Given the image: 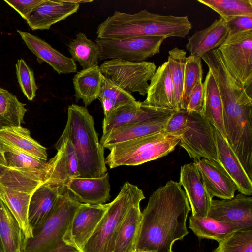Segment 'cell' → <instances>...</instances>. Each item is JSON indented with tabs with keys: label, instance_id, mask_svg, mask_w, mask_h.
I'll return each mask as SVG.
<instances>
[{
	"label": "cell",
	"instance_id": "1",
	"mask_svg": "<svg viewBox=\"0 0 252 252\" xmlns=\"http://www.w3.org/2000/svg\"><path fill=\"white\" fill-rule=\"evenodd\" d=\"M190 210L179 182L170 180L158 188L142 212L135 250L173 252L175 242L189 234L186 221Z\"/></svg>",
	"mask_w": 252,
	"mask_h": 252
},
{
	"label": "cell",
	"instance_id": "2",
	"mask_svg": "<svg viewBox=\"0 0 252 252\" xmlns=\"http://www.w3.org/2000/svg\"><path fill=\"white\" fill-rule=\"evenodd\" d=\"M192 28L188 16L163 15L144 9L129 14L115 11L96 28L97 39L156 36L185 37Z\"/></svg>",
	"mask_w": 252,
	"mask_h": 252
},
{
	"label": "cell",
	"instance_id": "3",
	"mask_svg": "<svg viewBox=\"0 0 252 252\" xmlns=\"http://www.w3.org/2000/svg\"><path fill=\"white\" fill-rule=\"evenodd\" d=\"M69 140L76 153L79 177L97 178L107 172L104 148L93 116L85 107L69 106L65 128L58 141Z\"/></svg>",
	"mask_w": 252,
	"mask_h": 252
},
{
	"label": "cell",
	"instance_id": "4",
	"mask_svg": "<svg viewBox=\"0 0 252 252\" xmlns=\"http://www.w3.org/2000/svg\"><path fill=\"white\" fill-rule=\"evenodd\" d=\"M80 204L64 187L49 216L24 239V252H79L63 237Z\"/></svg>",
	"mask_w": 252,
	"mask_h": 252
},
{
	"label": "cell",
	"instance_id": "5",
	"mask_svg": "<svg viewBox=\"0 0 252 252\" xmlns=\"http://www.w3.org/2000/svg\"><path fill=\"white\" fill-rule=\"evenodd\" d=\"M164 131L178 135V144L194 161L203 158L219 162L214 126L203 115L185 110L176 111Z\"/></svg>",
	"mask_w": 252,
	"mask_h": 252
},
{
	"label": "cell",
	"instance_id": "6",
	"mask_svg": "<svg viewBox=\"0 0 252 252\" xmlns=\"http://www.w3.org/2000/svg\"><path fill=\"white\" fill-rule=\"evenodd\" d=\"M180 142L178 135L161 131L115 144L105 159L110 169L136 166L167 156Z\"/></svg>",
	"mask_w": 252,
	"mask_h": 252
},
{
	"label": "cell",
	"instance_id": "7",
	"mask_svg": "<svg viewBox=\"0 0 252 252\" xmlns=\"http://www.w3.org/2000/svg\"><path fill=\"white\" fill-rule=\"evenodd\" d=\"M145 199L137 186L126 182L80 252H112L118 229L129 210Z\"/></svg>",
	"mask_w": 252,
	"mask_h": 252
},
{
	"label": "cell",
	"instance_id": "8",
	"mask_svg": "<svg viewBox=\"0 0 252 252\" xmlns=\"http://www.w3.org/2000/svg\"><path fill=\"white\" fill-rule=\"evenodd\" d=\"M154 62H131L120 59L105 60L99 68L103 76L131 93L147 94L149 84L156 70Z\"/></svg>",
	"mask_w": 252,
	"mask_h": 252
},
{
	"label": "cell",
	"instance_id": "9",
	"mask_svg": "<svg viewBox=\"0 0 252 252\" xmlns=\"http://www.w3.org/2000/svg\"><path fill=\"white\" fill-rule=\"evenodd\" d=\"M217 49L229 73L252 94V30L229 34Z\"/></svg>",
	"mask_w": 252,
	"mask_h": 252
},
{
	"label": "cell",
	"instance_id": "10",
	"mask_svg": "<svg viewBox=\"0 0 252 252\" xmlns=\"http://www.w3.org/2000/svg\"><path fill=\"white\" fill-rule=\"evenodd\" d=\"M166 39L162 36H137L117 39H96L100 48L99 60L120 59L139 62L145 61L160 52Z\"/></svg>",
	"mask_w": 252,
	"mask_h": 252
},
{
	"label": "cell",
	"instance_id": "11",
	"mask_svg": "<svg viewBox=\"0 0 252 252\" xmlns=\"http://www.w3.org/2000/svg\"><path fill=\"white\" fill-rule=\"evenodd\" d=\"M57 152L42 170L43 183L64 187L73 178L79 177L78 163L71 142L65 139L55 144Z\"/></svg>",
	"mask_w": 252,
	"mask_h": 252
},
{
	"label": "cell",
	"instance_id": "12",
	"mask_svg": "<svg viewBox=\"0 0 252 252\" xmlns=\"http://www.w3.org/2000/svg\"><path fill=\"white\" fill-rule=\"evenodd\" d=\"M109 205V203L99 205L80 203L63 237L64 242L80 252Z\"/></svg>",
	"mask_w": 252,
	"mask_h": 252
},
{
	"label": "cell",
	"instance_id": "13",
	"mask_svg": "<svg viewBox=\"0 0 252 252\" xmlns=\"http://www.w3.org/2000/svg\"><path fill=\"white\" fill-rule=\"evenodd\" d=\"M207 216L239 229H252V197L240 192L230 199H212Z\"/></svg>",
	"mask_w": 252,
	"mask_h": 252
},
{
	"label": "cell",
	"instance_id": "14",
	"mask_svg": "<svg viewBox=\"0 0 252 252\" xmlns=\"http://www.w3.org/2000/svg\"><path fill=\"white\" fill-rule=\"evenodd\" d=\"M179 183L184 188L192 211L191 216L207 217L213 198L194 162L181 167Z\"/></svg>",
	"mask_w": 252,
	"mask_h": 252
},
{
	"label": "cell",
	"instance_id": "15",
	"mask_svg": "<svg viewBox=\"0 0 252 252\" xmlns=\"http://www.w3.org/2000/svg\"><path fill=\"white\" fill-rule=\"evenodd\" d=\"M210 196L221 199L234 196L237 187L220 162L205 158L194 161Z\"/></svg>",
	"mask_w": 252,
	"mask_h": 252
},
{
	"label": "cell",
	"instance_id": "16",
	"mask_svg": "<svg viewBox=\"0 0 252 252\" xmlns=\"http://www.w3.org/2000/svg\"><path fill=\"white\" fill-rule=\"evenodd\" d=\"M150 82L146 98L141 102V105L156 109L176 111L167 61L156 69Z\"/></svg>",
	"mask_w": 252,
	"mask_h": 252
},
{
	"label": "cell",
	"instance_id": "17",
	"mask_svg": "<svg viewBox=\"0 0 252 252\" xmlns=\"http://www.w3.org/2000/svg\"><path fill=\"white\" fill-rule=\"evenodd\" d=\"M175 112L143 106L140 101L133 100L119 107L104 117L102 135L128 123L169 116Z\"/></svg>",
	"mask_w": 252,
	"mask_h": 252
},
{
	"label": "cell",
	"instance_id": "18",
	"mask_svg": "<svg viewBox=\"0 0 252 252\" xmlns=\"http://www.w3.org/2000/svg\"><path fill=\"white\" fill-rule=\"evenodd\" d=\"M108 173L97 178L77 177L65 186L72 196L80 203L104 204L110 198Z\"/></svg>",
	"mask_w": 252,
	"mask_h": 252
},
{
	"label": "cell",
	"instance_id": "19",
	"mask_svg": "<svg viewBox=\"0 0 252 252\" xmlns=\"http://www.w3.org/2000/svg\"><path fill=\"white\" fill-rule=\"evenodd\" d=\"M172 115L125 124L102 135L100 143L108 149L121 142L163 131Z\"/></svg>",
	"mask_w": 252,
	"mask_h": 252
},
{
	"label": "cell",
	"instance_id": "20",
	"mask_svg": "<svg viewBox=\"0 0 252 252\" xmlns=\"http://www.w3.org/2000/svg\"><path fill=\"white\" fill-rule=\"evenodd\" d=\"M17 32L29 50L39 59L49 64L59 74L76 72L77 65L70 57L54 48L45 40L29 32Z\"/></svg>",
	"mask_w": 252,
	"mask_h": 252
},
{
	"label": "cell",
	"instance_id": "21",
	"mask_svg": "<svg viewBox=\"0 0 252 252\" xmlns=\"http://www.w3.org/2000/svg\"><path fill=\"white\" fill-rule=\"evenodd\" d=\"M79 6L66 0H44L32 12L26 22L32 30H48L52 25L76 13Z\"/></svg>",
	"mask_w": 252,
	"mask_h": 252
},
{
	"label": "cell",
	"instance_id": "22",
	"mask_svg": "<svg viewBox=\"0 0 252 252\" xmlns=\"http://www.w3.org/2000/svg\"><path fill=\"white\" fill-rule=\"evenodd\" d=\"M229 35L227 22L220 18L209 27L196 31L189 37L186 48L190 55L201 58L207 52L218 49Z\"/></svg>",
	"mask_w": 252,
	"mask_h": 252
},
{
	"label": "cell",
	"instance_id": "23",
	"mask_svg": "<svg viewBox=\"0 0 252 252\" xmlns=\"http://www.w3.org/2000/svg\"><path fill=\"white\" fill-rule=\"evenodd\" d=\"M64 187L43 183L32 193L28 212V222L32 231L49 216Z\"/></svg>",
	"mask_w": 252,
	"mask_h": 252
},
{
	"label": "cell",
	"instance_id": "24",
	"mask_svg": "<svg viewBox=\"0 0 252 252\" xmlns=\"http://www.w3.org/2000/svg\"><path fill=\"white\" fill-rule=\"evenodd\" d=\"M218 159L236 184L238 191L247 196L252 194V182L226 139L214 126Z\"/></svg>",
	"mask_w": 252,
	"mask_h": 252
},
{
	"label": "cell",
	"instance_id": "25",
	"mask_svg": "<svg viewBox=\"0 0 252 252\" xmlns=\"http://www.w3.org/2000/svg\"><path fill=\"white\" fill-rule=\"evenodd\" d=\"M203 84L204 101L202 115L226 138L223 104L215 78L210 69Z\"/></svg>",
	"mask_w": 252,
	"mask_h": 252
},
{
	"label": "cell",
	"instance_id": "26",
	"mask_svg": "<svg viewBox=\"0 0 252 252\" xmlns=\"http://www.w3.org/2000/svg\"><path fill=\"white\" fill-rule=\"evenodd\" d=\"M0 141L39 159L47 161L46 148L31 137L29 129L21 126L0 129Z\"/></svg>",
	"mask_w": 252,
	"mask_h": 252
},
{
	"label": "cell",
	"instance_id": "27",
	"mask_svg": "<svg viewBox=\"0 0 252 252\" xmlns=\"http://www.w3.org/2000/svg\"><path fill=\"white\" fill-rule=\"evenodd\" d=\"M142 220L140 204L132 206L126 214L115 237L112 252H132L136 247Z\"/></svg>",
	"mask_w": 252,
	"mask_h": 252
},
{
	"label": "cell",
	"instance_id": "28",
	"mask_svg": "<svg viewBox=\"0 0 252 252\" xmlns=\"http://www.w3.org/2000/svg\"><path fill=\"white\" fill-rule=\"evenodd\" d=\"M32 194L0 185V199L17 221L22 230L24 239L32 237V231L28 219L29 205Z\"/></svg>",
	"mask_w": 252,
	"mask_h": 252
},
{
	"label": "cell",
	"instance_id": "29",
	"mask_svg": "<svg viewBox=\"0 0 252 252\" xmlns=\"http://www.w3.org/2000/svg\"><path fill=\"white\" fill-rule=\"evenodd\" d=\"M22 230L8 208L0 199V247L1 252H24Z\"/></svg>",
	"mask_w": 252,
	"mask_h": 252
},
{
	"label": "cell",
	"instance_id": "30",
	"mask_svg": "<svg viewBox=\"0 0 252 252\" xmlns=\"http://www.w3.org/2000/svg\"><path fill=\"white\" fill-rule=\"evenodd\" d=\"M103 77L98 65L77 72L73 78L75 101L82 99L86 107L97 99Z\"/></svg>",
	"mask_w": 252,
	"mask_h": 252
},
{
	"label": "cell",
	"instance_id": "31",
	"mask_svg": "<svg viewBox=\"0 0 252 252\" xmlns=\"http://www.w3.org/2000/svg\"><path fill=\"white\" fill-rule=\"evenodd\" d=\"M43 183L38 173L0 164V185L16 190L33 193Z\"/></svg>",
	"mask_w": 252,
	"mask_h": 252
},
{
	"label": "cell",
	"instance_id": "32",
	"mask_svg": "<svg viewBox=\"0 0 252 252\" xmlns=\"http://www.w3.org/2000/svg\"><path fill=\"white\" fill-rule=\"evenodd\" d=\"M71 58L77 62L82 69L98 65L100 48L98 44L83 32L76 34L67 44Z\"/></svg>",
	"mask_w": 252,
	"mask_h": 252
},
{
	"label": "cell",
	"instance_id": "33",
	"mask_svg": "<svg viewBox=\"0 0 252 252\" xmlns=\"http://www.w3.org/2000/svg\"><path fill=\"white\" fill-rule=\"evenodd\" d=\"M189 228L198 237L222 241L234 231L239 229L229 223L209 217H189Z\"/></svg>",
	"mask_w": 252,
	"mask_h": 252
},
{
	"label": "cell",
	"instance_id": "34",
	"mask_svg": "<svg viewBox=\"0 0 252 252\" xmlns=\"http://www.w3.org/2000/svg\"><path fill=\"white\" fill-rule=\"evenodd\" d=\"M25 106L13 94L0 87V129L21 126L27 111Z\"/></svg>",
	"mask_w": 252,
	"mask_h": 252
},
{
	"label": "cell",
	"instance_id": "35",
	"mask_svg": "<svg viewBox=\"0 0 252 252\" xmlns=\"http://www.w3.org/2000/svg\"><path fill=\"white\" fill-rule=\"evenodd\" d=\"M186 52L175 47L168 51L167 61L173 85L174 103L176 111L182 110L183 85Z\"/></svg>",
	"mask_w": 252,
	"mask_h": 252
},
{
	"label": "cell",
	"instance_id": "36",
	"mask_svg": "<svg viewBox=\"0 0 252 252\" xmlns=\"http://www.w3.org/2000/svg\"><path fill=\"white\" fill-rule=\"evenodd\" d=\"M98 98L101 103L104 117L119 107L136 100L132 94L125 91L104 76Z\"/></svg>",
	"mask_w": 252,
	"mask_h": 252
},
{
	"label": "cell",
	"instance_id": "37",
	"mask_svg": "<svg viewBox=\"0 0 252 252\" xmlns=\"http://www.w3.org/2000/svg\"><path fill=\"white\" fill-rule=\"evenodd\" d=\"M208 7L225 22L240 16L252 15V0H197Z\"/></svg>",
	"mask_w": 252,
	"mask_h": 252
},
{
	"label": "cell",
	"instance_id": "38",
	"mask_svg": "<svg viewBox=\"0 0 252 252\" xmlns=\"http://www.w3.org/2000/svg\"><path fill=\"white\" fill-rule=\"evenodd\" d=\"M5 159L9 167L32 171L42 176L46 161L1 142Z\"/></svg>",
	"mask_w": 252,
	"mask_h": 252
},
{
	"label": "cell",
	"instance_id": "39",
	"mask_svg": "<svg viewBox=\"0 0 252 252\" xmlns=\"http://www.w3.org/2000/svg\"><path fill=\"white\" fill-rule=\"evenodd\" d=\"M201 59L190 55L186 57L185 64L182 110H185L189 95L196 85L202 81Z\"/></svg>",
	"mask_w": 252,
	"mask_h": 252
},
{
	"label": "cell",
	"instance_id": "40",
	"mask_svg": "<svg viewBox=\"0 0 252 252\" xmlns=\"http://www.w3.org/2000/svg\"><path fill=\"white\" fill-rule=\"evenodd\" d=\"M212 252H252V229H238L222 241Z\"/></svg>",
	"mask_w": 252,
	"mask_h": 252
},
{
	"label": "cell",
	"instance_id": "41",
	"mask_svg": "<svg viewBox=\"0 0 252 252\" xmlns=\"http://www.w3.org/2000/svg\"><path fill=\"white\" fill-rule=\"evenodd\" d=\"M16 74L22 92L30 100L36 96L38 89L33 70L23 59L17 60L15 64Z\"/></svg>",
	"mask_w": 252,
	"mask_h": 252
},
{
	"label": "cell",
	"instance_id": "42",
	"mask_svg": "<svg viewBox=\"0 0 252 252\" xmlns=\"http://www.w3.org/2000/svg\"><path fill=\"white\" fill-rule=\"evenodd\" d=\"M44 0H4L5 2L16 10L26 21L32 12Z\"/></svg>",
	"mask_w": 252,
	"mask_h": 252
},
{
	"label": "cell",
	"instance_id": "43",
	"mask_svg": "<svg viewBox=\"0 0 252 252\" xmlns=\"http://www.w3.org/2000/svg\"><path fill=\"white\" fill-rule=\"evenodd\" d=\"M204 94L202 82H199L192 90L189 98L186 110L202 115L204 108Z\"/></svg>",
	"mask_w": 252,
	"mask_h": 252
},
{
	"label": "cell",
	"instance_id": "44",
	"mask_svg": "<svg viewBox=\"0 0 252 252\" xmlns=\"http://www.w3.org/2000/svg\"><path fill=\"white\" fill-rule=\"evenodd\" d=\"M229 34L252 30V15L234 17L227 22Z\"/></svg>",
	"mask_w": 252,
	"mask_h": 252
},
{
	"label": "cell",
	"instance_id": "45",
	"mask_svg": "<svg viewBox=\"0 0 252 252\" xmlns=\"http://www.w3.org/2000/svg\"><path fill=\"white\" fill-rule=\"evenodd\" d=\"M0 164L8 166L3 147L0 142Z\"/></svg>",
	"mask_w": 252,
	"mask_h": 252
},
{
	"label": "cell",
	"instance_id": "46",
	"mask_svg": "<svg viewBox=\"0 0 252 252\" xmlns=\"http://www.w3.org/2000/svg\"><path fill=\"white\" fill-rule=\"evenodd\" d=\"M132 252H154L150 251H147V250H135Z\"/></svg>",
	"mask_w": 252,
	"mask_h": 252
},
{
	"label": "cell",
	"instance_id": "47",
	"mask_svg": "<svg viewBox=\"0 0 252 252\" xmlns=\"http://www.w3.org/2000/svg\"><path fill=\"white\" fill-rule=\"evenodd\" d=\"M0 252H1V249H0Z\"/></svg>",
	"mask_w": 252,
	"mask_h": 252
}]
</instances>
